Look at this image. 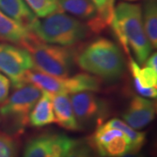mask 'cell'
<instances>
[{
    "label": "cell",
    "mask_w": 157,
    "mask_h": 157,
    "mask_svg": "<svg viewBox=\"0 0 157 157\" xmlns=\"http://www.w3.org/2000/svg\"><path fill=\"white\" fill-rule=\"evenodd\" d=\"M33 36L27 27L0 11V40L24 47Z\"/></svg>",
    "instance_id": "obj_14"
},
{
    "label": "cell",
    "mask_w": 157,
    "mask_h": 157,
    "mask_svg": "<svg viewBox=\"0 0 157 157\" xmlns=\"http://www.w3.org/2000/svg\"><path fill=\"white\" fill-rule=\"evenodd\" d=\"M125 1H130V2H134V1H139V0H125Z\"/></svg>",
    "instance_id": "obj_27"
},
{
    "label": "cell",
    "mask_w": 157,
    "mask_h": 157,
    "mask_svg": "<svg viewBox=\"0 0 157 157\" xmlns=\"http://www.w3.org/2000/svg\"><path fill=\"white\" fill-rule=\"evenodd\" d=\"M78 140L62 134H43L32 138L23 157H67Z\"/></svg>",
    "instance_id": "obj_10"
},
{
    "label": "cell",
    "mask_w": 157,
    "mask_h": 157,
    "mask_svg": "<svg viewBox=\"0 0 157 157\" xmlns=\"http://www.w3.org/2000/svg\"><path fill=\"white\" fill-rule=\"evenodd\" d=\"M32 70L33 60L25 48L0 44V72L6 74L15 88L26 84L27 73Z\"/></svg>",
    "instance_id": "obj_7"
},
{
    "label": "cell",
    "mask_w": 157,
    "mask_h": 157,
    "mask_svg": "<svg viewBox=\"0 0 157 157\" xmlns=\"http://www.w3.org/2000/svg\"><path fill=\"white\" fill-rule=\"evenodd\" d=\"M36 17H45L60 11L58 0H25Z\"/></svg>",
    "instance_id": "obj_20"
},
{
    "label": "cell",
    "mask_w": 157,
    "mask_h": 157,
    "mask_svg": "<svg viewBox=\"0 0 157 157\" xmlns=\"http://www.w3.org/2000/svg\"><path fill=\"white\" fill-rule=\"evenodd\" d=\"M105 124L109 127L120 129L128 137V139L131 141L130 152H140V149L146 141V134L144 132H140V131L132 128L123 120H121L118 118L111 119Z\"/></svg>",
    "instance_id": "obj_19"
},
{
    "label": "cell",
    "mask_w": 157,
    "mask_h": 157,
    "mask_svg": "<svg viewBox=\"0 0 157 157\" xmlns=\"http://www.w3.org/2000/svg\"><path fill=\"white\" fill-rule=\"evenodd\" d=\"M17 154L16 140L7 134H0V157H17Z\"/></svg>",
    "instance_id": "obj_21"
},
{
    "label": "cell",
    "mask_w": 157,
    "mask_h": 157,
    "mask_svg": "<svg viewBox=\"0 0 157 157\" xmlns=\"http://www.w3.org/2000/svg\"><path fill=\"white\" fill-rule=\"evenodd\" d=\"M10 85L9 78L0 73V103H3L9 95Z\"/></svg>",
    "instance_id": "obj_24"
},
{
    "label": "cell",
    "mask_w": 157,
    "mask_h": 157,
    "mask_svg": "<svg viewBox=\"0 0 157 157\" xmlns=\"http://www.w3.org/2000/svg\"><path fill=\"white\" fill-rule=\"evenodd\" d=\"M42 91L41 96L29 114L28 123L34 128H42L55 122L52 94Z\"/></svg>",
    "instance_id": "obj_16"
},
{
    "label": "cell",
    "mask_w": 157,
    "mask_h": 157,
    "mask_svg": "<svg viewBox=\"0 0 157 157\" xmlns=\"http://www.w3.org/2000/svg\"><path fill=\"white\" fill-rule=\"evenodd\" d=\"M110 26L128 56L132 52L137 63L144 64L153 47L143 27L140 5L119 3L114 6Z\"/></svg>",
    "instance_id": "obj_1"
},
{
    "label": "cell",
    "mask_w": 157,
    "mask_h": 157,
    "mask_svg": "<svg viewBox=\"0 0 157 157\" xmlns=\"http://www.w3.org/2000/svg\"><path fill=\"white\" fill-rule=\"evenodd\" d=\"M24 48L31 54L34 69L40 73L66 78L73 71L75 52L69 47L44 43L34 35Z\"/></svg>",
    "instance_id": "obj_4"
},
{
    "label": "cell",
    "mask_w": 157,
    "mask_h": 157,
    "mask_svg": "<svg viewBox=\"0 0 157 157\" xmlns=\"http://www.w3.org/2000/svg\"><path fill=\"white\" fill-rule=\"evenodd\" d=\"M142 23L147 37L153 48L157 47L156 0H146L141 9Z\"/></svg>",
    "instance_id": "obj_18"
},
{
    "label": "cell",
    "mask_w": 157,
    "mask_h": 157,
    "mask_svg": "<svg viewBox=\"0 0 157 157\" xmlns=\"http://www.w3.org/2000/svg\"><path fill=\"white\" fill-rule=\"evenodd\" d=\"M26 83H31L52 94H73L81 92H98L101 89V78L89 73H78L72 77L59 78L32 70L27 73Z\"/></svg>",
    "instance_id": "obj_5"
},
{
    "label": "cell",
    "mask_w": 157,
    "mask_h": 157,
    "mask_svg": "<svg viewBox=\"0 0 157 157\" xmlns=\"http://www.w3.org/2000/svg\"><path fill=\"white\" fill-rule=\"evenodd\" d=\"M0 11L27 28L37 18L25 0H0Z\"/></svg>",
    "instance_id": "obj_17"
},
{
    "label": "cell",
    "mask_w": 157,
    "mask_h": 157,
    "mask_svg": "<svg viewBox=\"0 0 157 157\" xmlns=\"http://www.w3.org/2000/svg\"><path fill=\"white\" fill-rule=\"evenodd\" d=\"M29 31L47 44L70 47L84 41L91 34L84 22L59 11L42 18H36Z\"/></svg>",
    "instance_id": "obj_3"
},
{
    "label": "cell",
    "mask_w": 157,
    "mask_h": 157,
    "mask_svg": "<svg viewBox=\"0 0 157 157\" xmlns=\"http://www.w3.org/2000/svg\"><path fill=\"white\" fill-rule=\"evenodd\" d=\"M129 70L134 78V86L140 96L147 99L157 97V71L145 67L140 68L134 59L129 57Z\"/></svg>",
    "instance_id": "obj_13"
},
{
    "label": "cell",
    "mask_w": 157,
    "mask_h": 157,
    "mask_svg": "<svg viewBox=\"0 0 157 157\" xmlns=\"http://www.w3.org/2000/svg\"><path fill=\"white\" fill-rule=\"evenodd\" d=\"M73 113L80 130L100 126L109 114V106L94 92H81L70 97Z\"/></svg>",
    "instance_id": "obj_8"
},
{
    "label": "cell",
    "mask_w": 157,
    "mask_h": 157,
    "mask_svg": "<svg viewBox=\"0 0 157 157\" xmlns=\"http://www.w3.org/2000/svg\"><path fill=\"white\" fill-rule=\"evenodd\" d=\"M67 157H93V150L88 143L78 140Z\"/></svg>",
    "instance_id": "obj_23"
},
{
    "label": "cell",
    "mask_w": 157,
    "mask_h": 157,
    "mask_svg": "<svg viewBox=\"0 0 157 157\" xmlns=\"http://www.w3.org/2000/svg\"><path fill=\"white\" fill-rule=\"evenodd\" d=\"M52 101L55 116V122L59 127L69 131L80 130L73 113L70 98L67 94H52Z\"/></svg>",
    "instance_id": "obj_15"
},
{
    "label": "cell",
    "mask_w": 157,
    "mask_h": 157,
    "mask_svg": "<svg viewBox=\"0 0 157 157\" xmlns=\"http://www.w3.org/2000/svg\"><path fill=\"white\" fill-rule=\"evenodd\" d=\"M145 63V67L153 68L154 70L157 71V53L156 52H153L150 54L148 58L146 59Z\"/></svg>",
    "instance_id": "obj_25"
},
{
    "label": "cell",
    "mask_w": 157,
    "mask_h": 157,
    "mask_svg": "<svg viewBox=\"0 0 157 157\" xmlns=\"http://www.w3.org/2000/svg\"><path fill=\"white\" fill-rule=\"evenodd\" d=\"M97 7L99 14L107 26L111 25L114 11V0H92Z\"/></svg>",
    "instance_id": "obj_22"
},
{
    "label": "cell",
    "mask_w": 157,
    "mask_h": 157,
    "mask_svg": "<svg viewBox=\"0 0 157 157\" xmlns=\"http://www.w3.org/2000/svg\"><path fill=\"white\" fill-rule=\"evenodd\" d=\"M60 11L84 22L91 34H99L108 27L92 0H58Z\"/></svg>",
    "instance_id": "obj_11"
},
{
    "label": "cell",
    "mask_w": 157,
    "mask_h": 157,
    "mask_svg": "<svg viewBox=\"0 0 157 157\" xmlns=\"http://www.w3.org/2000/svg\"><path fill=\"white\" fill-rule=\"evenodd\" d=\"M99 157H101V156H99Z\"/></svg>",
    "instance_id": "obj_28"
},
{
    "label": "cell",
    "mask_w": 157,
    "mask_h": 157,
    "mask_svg": "<svg viewBox=\"0 0 157 157\" xmlns=\"http://www.w3.org/2000/svg\"><path fill=\"white\" fill-rule=\"evenodd\" d=\"M88 144L101 157H122L131 149L128 137L120 129L105 123L98 126Z\"/></svg>",
    "instance_id": "obj_9"
},
{
    "label": "cell",
    "mask_w": 157,
    "mask_h": 157,
    "mask_svg": "<svg viewBox=\"0 0 157 157\" xmlns=\"http://www.w3.org/2000/svg\"><path fill=\"white\" fill-rule=\"evenodd\" d=\"M74 59L80 69L107 81L118 80L125 71V59L121 49L106 38L92 40L75 52Z\"/></svg>",
    "instance_id": "obj_2"
},
{
    "label": "cell",
    "mask_w": 157,
    "mask_h": 157,
    "mask_svg": "<svg viewBox=\"0 0 157 157\" xmlns=\"http://www.w3.org/2000/svg\"><path fill=\"white\" fill-rule=\"evenodd\" d=\"M42 91L36 86L26 83L16 88L0 107L1 116L8 121L16 133H21L28 124L29 114L39 101Z\"/></svg>",
    "instance_id": "obj_6"
},
{
    "label": "cell",
    "mask_w": 157,
    "mask_h": 157,
    "mask_svg": "<svg viewBox=\"0 0 157 157\" xmlns=\"http://www.w3.org/2000/svg\"><path fill=\"white\" fill-rule=\"evenodd\" d=\"M155 102L142 96H134L122 113L126 123L135 130L146 128L155 116Z\"/></svg>",
    "instance_id": "obj_12"
},
{
    "label": "cell",
    "mask_w": 157,
    "mask_h": 157,
    "mask_svg": "<svg viewBox=\"0 0 157 157\" xmlns=\"http://www.w3.org/2000/svg\"><path fill=\"white\" fill-rule=\"evenodd\" d=\"M122 157H145L142 154H140V152H129L127 153L126 155H124Z\"/></svg>",
    "instance_id": "obj_26"
}]
</instances>
